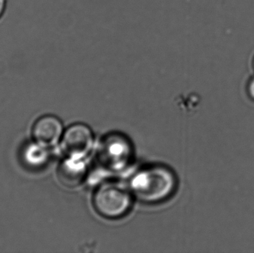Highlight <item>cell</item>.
Masks as SVG:
<instances>
[{
    "instance_id": "ba28073f",
    "label": "cell",
    "mask_w": 254,
    "mask_h": 253,
    "mask_svg": "<svg viewBox=\"0 0 254 253\" xmlns=\"http://www.w3.org/2000/svg\"><path fill=\"white\" fill-rule=\"evenodd\" d=\"M5 4V0H0V17H1L2 13H4Z\"/></svg>"
},
{
    "instance_id": "6da1fadb",
    "label": "cell",
    "mask_w": 254,
    "mask_h": 253,
    "mask_svg": "<svg viewBox=\"0 0 254 253\" xmlns=\"http://www.w3.org/2000/svg\"><path fill=\"white\" fill-rule=\"evenodd\" d=\"M175 177L169 169L152 166L139 172L131 181L136 197L146 203L163 201L170 196L175 187Z\"/></svg>"
},
{
    "instance_id": "5b68a950",
    "label": "cell",
    "mask_w": 254,
    "mask_h": 253,
    "mask_svg": "<svg viewBox=\"0 0 254 253\" xmlns=\"http://www.w3.org/2000/svg\"><path fill=\"white\" fill-rule=\"evenodd\" d=\"M128 156L129 147L121 137L111 136L103 142L101 157L105 164L113 167L122 166L126 163Z\"/></svg>"
},
{
    "instance_id": "7a4b0ae2",
    "label": "cell",
    "mask_w": 254,
    "mask_h": 253,
    "mask_svg": "<svg viewBox=\"0 0 254 253\" xmlns=\"http://www.w3.org/2000/svg\"><path fill=\"white\" fill-rule=\"evenodd\" d=\"M93 205L97 212L104 218L118 219L125 216L131 208V195L124 187L107 183L95 191Z\"/></svg>"
},
{
    "instance_id": "9c48e42d",
    "label": "cell",
    "mask_w": 254,
    "mask_h": 253,
    "mask_svg": "<svg viewBox=\"0 0 254 253\" xmlns=\"http://www.w3.org/2000/svg\"></svg>"
},
{
    "instance_id": "52a82bcc",
    "label": "cell",
    "mask_w": 254,
    "mask_h": 253,
    "mask_svg": "<svg viewBox=\"0 0 254 253\" xmlns=\"http://www.w3.org/2000/svg\"><path fill=\"white\" fill-rule=\"evenodd\" d=\"M248 92L249 96L254 101V77L249 82V86H248Z\"/></svg>"
},
{
    "instance_id": "277c9868",
    "label": "cell",
    "mask_w": 254,
    "mask_h": 253,
    "mask_svg": "<svg viewBox=\"0 0 254 253\" xmlns=\"http://www.w3.org/2000/svg\"><path fill=\"white\" fill-rule=\"evenodd\" d=\"M62 135V123L55 116H43L33 126V136L42 145H55Z\"/></svg>"
},
{
    "instance_id": "8992f818",
    "label": "cell",
    "mask_w": 254,
    "mask_h": 253,
    "mask_svg": "<svg viewBox=\"0 0 254 253\" xmlns=\"http://www.w3.org/2000/svg\"><path fill=\"white\" fill-rule=\"evenodd\" d=\"M86 172V165L82 159L67 157L59 166L58 178L66 187H76L83 181Z\"/></svg>"
},
{
    "instance_id": "3957f363",
    "label": "cell",
    "mask_w": 254,
    "mask_h": 253,
    "mask_svg": "<svg viewBox=\"0 0 254 253\" xmlns=\"http://www.w3.org/2000/svg\"><path fill=\"white\" fill-rule=\"evenodd\" d=\"M93 143L92 130L83 123L72 125L63 135L62 148L67 157L83 160L92 150Z\"/></svg>"
}]
</instances>
